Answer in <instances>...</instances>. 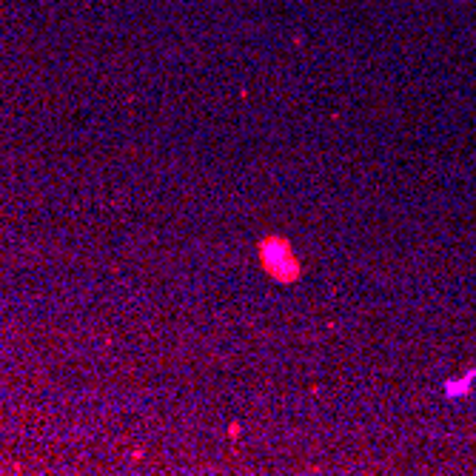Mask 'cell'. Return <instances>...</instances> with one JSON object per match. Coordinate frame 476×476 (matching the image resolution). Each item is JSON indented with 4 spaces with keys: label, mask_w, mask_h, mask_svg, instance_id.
Here are the masks:
<instances>
[{
    "label": "cell",
    "mask_w": 476,
    "mask_h": 476,
    "mask_svg": "<svg viewBox=\"0 0 476 476\" xmlns=\"http://www.w3.org/2000/svg\"><path fill=\"white\" fill-rule=\"evenodd\" d=\"M257 257H260L263 271L271 280L282 282V285H291V282L300 280L302 274L300 257H297L294 246L285 237H263L260 246H257Z\"/></svg>",
    "instance_id": "obj_1"
},
{
    "label": "cell",
    "mask_w": 476,
    "mask_h": 476,
    "mask_svg": "<svg viewBox=\"0 0 476 476\" xmlns=\"http://www.w3.org/2000/svg\"><path fill=\"white\" fill-rule=\"evenodd\" d=\"M476 379V371H470L462 382H456V379H450V382H445V394L448 397H462V394H467V388H470V382Z\"/></svg>",
    "instance_id": "obj_2"
},
{
    "label": "cell",
    "mask_w": 476,
    "mask_h": 476,
    "mask_svg": "<svg viewBox=\"0 0 476 476\" xmlns=\"http://www.w3.org/2000/svg\"><path fill=\"white\" fill-rule=\"evenodd\" d=\"M228 436H231V439H237V436H240V425H237V422L228 428Z\"/></svg>",
    "instance_id": "obj_3"
}]
</instances>
